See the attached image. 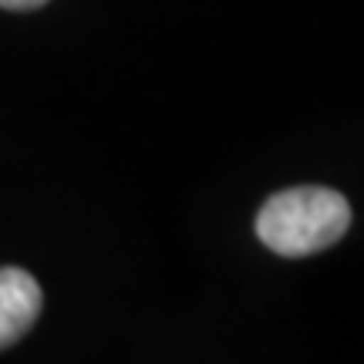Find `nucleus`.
Returning <instances> with one entry per match:
<instances>
[{"instance_id":"1","label":"nucleus","mask_w":364,"mask_h":364,"mask_svg":"<svg viewBox=\"0 0 364 364\" xmlns=\"http://www.w3.org/2000/svg\"><path fill=\"white\" fill-rule=\"evenodd\" d=\"M351 226V203L327 186L273 193L257 213L260 243L280 257H311L334 247Z\"/></svg>"},{"instance_id":"2","label":"nucleus","mask_w":364,"mask_h":364,"mask_svg":"<svg viewBox=\"0 0 364 364\" xmlns=\"http://www.w3.org/2000/svg\"><path fill=\"white\" fill-rule=\"evenodd\" d=\"M41 287L21 267H0V351L34 327L41 314Z\"/></svg>"},{"instance_id":"3","label":"nucleus","mask_w":364,"mask_h":364,"mask_svg":"<svg viewBox=\"0 0 364 364\" xmlns=\"http://www.w3.org/2000/svg\"><path fill=\"white\" fill-rule=\"evenodd\" d=\"M48 0H0V7L7 11H34V7H44Z\"/></svg>"}]
</instances>
